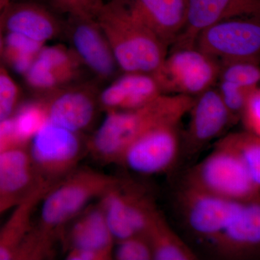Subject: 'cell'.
Wrapping results in <instances>:
<instances>
[{
  "label": "cell",
  "instance_id": "6da1fadb",
  "mask_svg": "<svg viewBox=\"0 0 260 260\" xmlns=\"http://www.w3.org/2000/svg\"><path fill=\"white\" fill-rule=\"evenodd\" d=\"M194 100L189 95L161 94L134 110L107 112L90 141L92 151L103 161L120 162L127 147L149 130L181 123Z\"/></svg>",
  "mask_w": 260,
  "mask_h": 260
},
{
  "label": "cell",
  "instance_id": "7a4b0ae2",
  "mask_svg": "<svg viewBox=\"0 0 260 260\" xmlns=\"http://www.w3.org/2000/svg\"><path fill=\"white\" fill-rule=\"evenodd\" d=\"M96 20L123 73L153 74L168 54V47L116 0L105 3Z\"/></svg>",
  "mask_w": 260,
  "mask_h": 260
},
{
  "label": "cell",
  "instance_id": "3957f363",
  "mask_svg": "<svg viewBox=\"0 0 260 260\" xmlns=\"http://www.w3.org/2000/svg\"><path fill=\"white\" fill-rule=\"evenodd\" d=\"M184 183L220 198L249 203L259 201V188L237 153L219 138L211 152L186 174Z\"/></svg>",
  "mask_w": 260,
  "mask_h": 260
},
{
  "label": "cell",
  "instance_id": "277c9868",
  "mask_svg": "<svg viewBox=\"0 0 260 260\" xmlns=\"http://www.w3.org/2000/svg\"><path fill=\"white\" fill-rule=\"evenodd\" d=\"M220 61L196 48L172 49L153 78L162 94L196 97L218 81Z\"/></svg>",
  "mask_w": 260,
  "mask_h": 260
},
{
  "label": "cell",
  "instance_id": "5b68a950",
  "mask_svg": "<svg viewBox=\"0 0 260 260\" xmlns=\"http://www.w3.org/2000/svg\"><path fill=\"white\" fill-rule=\"evenodd\" d=\"M120 183L117 178L85 171L49 191L43 202L41 218L48 233L75 216L90 200L103 197Z\"/></svg>",
  "mask_w": 260,
  "mask_h": 260
},
{
  "label": "cell",
  "instance_id": "8992f818",
  "mask_svg": "<svg viewBox=\"0 0 260 260\" xmlns=\"http://www.w3.org/2000/svg\"><path fill=\"white\" fill-rule=\"evenodd\" d=\"M195 48L219 61L259 62V16L229 19L214 24L198 35Z\"/></svg>",
  "mask_w": 260,
  "mask_h": 260
},
{
  "label": "cell",
  "instance_id": "52a82bcc",
  "mask_svg": "<svg viewBox=\"0 0 260 260\" xmlns=\"http://www.w3.org/2000/svg\"><path fill=\"white\" fill-rule=\"evenodd\" d=\"M178 201L188 228L212 242L232 223L246 203L220 198L183 183Z\"/></svg>",
  "mask_w": 260,
  "mask_h": 260
},
{
  "label": "cell",
  "instance_id": "ba28073f",
  "mask_svg": "<svg viewBox=\"0 0 260 260\" xmlns=\"http://www.w3.org/2000/svg\"><path fill=\"white\" fill-rule=\"evenodd\" d=\"M179 124H164L149 130L127 147L120 162L138 174L167 172L177 161L180 151Z\"/></svg>",
  "mask_w": 260,
  "mask_h": 260
},
{
  "label": "cell",
  "instance_id": "9c48e42d",
  "mask_svg": "<svg viewBox=\"0 0 260 260\" xmlns=\"http://www.w3.org/2000/svg\"><path fill=\"white\" fill-rule=\"evenodd\" d=\"M188 113L189 124L183 138L184 149L190 155L221 138L226 130L239 121L229 112L218 90L213 87L194 97Z\"/></svg>",
  "mask_w": 260,
  "mask_h": 260
},
{
  "label": "cell",
  "instance_id": "30bf717a",
  "mask_svg": "<svg viewBox=\"0 0 260 260\" xmlns=\"http://www.w3.org/2000/svg\"><path fill=\"white\" fill-rule=\"evenodd\" d=\"M66 30L72 50L98 79L107 81L116 76L120 69L96 19L70 17Z\"/></svg>",
  "mask_w": 260,
  "mask_h": 260
},
{
  "label": "cell",
  "instance_id": "8fae6325",
  "mask_svg": "<svg viewBox=\"0 0 260 260\" xmlns=\"http://www.w3.org/2000/svg\"><path fill=\"white\" fill-rule=\"evenodd\" d=\"M259 15L260 0H187L185 23L172 49L194 48L200 32L219 22Z\"/></svg>",
  "mask_w": 260,
  "mask_h": 260
},
{
  "label": "cell",
  "instance_id": "7c38bea8",
  "mask_svg": "<svg viewBox=\"0 0 260 260\" xmlns=\"http://www.w3.org/2000/svg\"><path fill=\"white\" fill-rule=\"evenodd\" d=\"M99 92L93 83L51 92L49 101L44 103L48 120L76 133L87 129L100 107Z\"/></svg>",
  "mask_w": 260,
  "mask_h": 260
},
{
  "label": "cell",
  "instance_id": "4fadbf2b",
  "mask_svg": "<svg viewBox=\"0 0 260 260\" xmlns=\"http://www.w3.org/2000/svg\"><path fill=\"white\" fill-rule=\"evenodd\" d=\"M80 148L76 133L47 120L32 137L30 158L42 171L54 174L74 164Z\"/></svg>",
  "mask_w": 260,
  "mask_h": 260
},
{
  "label": "cell",
  "instance_id": "5bb4252c",
  "mask_svg": "<svg viewBox=\"0 0 260 260\" xmlns=\"http://www.w3.org/2000/svg\"><path fill=\"white\" fill-rule=\"evenodd\" d=\"M169 47L186 20L187 0H116Z\"/></svg>",
  "mask_w": 260,
  "mask_h": 260
},
{
  "label": "cell",
  "instance_id": "9a60e30c",
  "mask_svg": "<svg viewBox=\"0 0 260 260\" xmlns=\"http://www.w3.org/2000/svg\"><path fill=\"white\" fill-rule=\"evenodd\" d=\"M153 75L144 73H124L99 92V102L107 112L134 110L161 95Z\"/></svg>",
  "mask_w": 260,
  "mask_h": 260
},
{
  "label": "cell",
  "instance_id": "2e32d148",
  "mask_svg": "<svg viewBox=\"0 0 260 260\" xmlns=\"http://www.w3.org/2000/svg\"><path fill=\"white\" fill-rule=\"evenodd\" d=\"M259 245V201L245 203L237 218L211 244L218 256L232 259L251 256Z\"/></svg>",
  "mask_w": 260,
  "mask_h": 260
},
{
  "label": "cell",
  "instance_id": "e0dca14e",
  "mask_svg": "<svg viewBox=\"0 0 260 260\" xmlns=\"http://www.w3.org/2000/svg\"><path fill=\"white\" fill-rule=\"evenodd\" d=\"M3 30L28 37L44 44L61 30L60 22L50 11L37 3L10 2L0 15Z\"/></svg>",
  "mask_w": 260,
  "mask_h": 260
},
{
  "label": "cell",
  "instance_id": "ac0fdd59",
  "mask_svg": "<svg viewBox=\"0 0 260 260\" xmlns=\"http://www.w3.org/2000/svg\"><path fill=\"white\" fill-rule=\"evenodd\" d=\"M114 240L102 205L84 214L70 233L72 250L90 251L100 260L111 259Z\"/></svg>",
  "mask_w": 260,
  "mask_h": 260
},
{
  "label": "cell",
  "instance_id": "d6986e66",
  "mask_svg": "<svg viewBox=\"0 0 260 260\" xmlns=\"http://www.w3.org/2000/svg\"><path fill=\"white\" fill-rule=\"evenodd\" d=\"M49 186L41 182L24 197L5 228L0 239V260L13 259L28 234L30 215L35 205L47 192Z\"/></svg>",
  "mask_w": 260,
  "mask_h": 260
},
{
  "label": "cell",
  "instance_id": "ffe728a7",
  "mask_svg": "<svg viewBox=\"0 0 260 260\" xmlns=\"http://www.w3.org/2000/svg\"><path fill=\"white\" fill-rule=\"evenodd\" d=\"M153 259L193 260L196 254L171 229L165 217L159 212L154 215L147 232Z\"/></svg>",
  "mask_w": 260,
  "mask_h": 260
},
{
  "label": "cell",
  "instance_id": "44dd1931",
  "mask_svg": "<svg viewBox=\"0 0 260 260\" xmlns=\"http://www.w3.org/2000/svg\"><path fill=\"white\" fill-rule=\"evenodd\" d=\"M32 180L30 156L18 148L0 153V194L14 195L25 191Z\"/></svg>",
  "mask_w": 260,
  "mask_h": 260
},
{
  "label": "cell",
  "instance_id": "7402d4cb",
  "mask_svg": "<svg viewBox=\"0 0 260 260\" xmlns=\"http://www.w3.org/2000/svg\"><path fill=\"white\" fill-rule=\"evenodd\" d=\"M43 47L42 43L36 42L28 37L6 32L2 56L12 69L18 74L24 75Z\"/></svg>",
  "mask_w": 260,
  "mask_h": 260
},
{
  "label": "cell",
  "instance_id": "603a6c76",
  "mask_svg": "<svg viewBox=\"0 0 260 260\" xmlns=\"http://www.w3.org/2000/svg\"><path fill=\"white\" fill-rule=\"evenodd\" d=\"M220 139L237 154L253 182L260 189V136L244 130L241 133H229Z\"/></svg>",
  "mask_w": 260,
  "mask_h": 260
},
{
  "label": "cell",
  "instance_id": "cb8c5ba5",
  "mask_svg": "<svg viewBox=\"0 0 260 260\" xmlns=\"http://www.w3.org/2000/svg\"><path fill=\"white\" fill-rule=\"evenodd\" d=\"M37 56L54 74L61 87L78 76L81 62L73 50L60 45L43 47Z\"/></svg>",
  "mask_w": 260,
  "mask_h": 260
},
{
  "label": "cell",
  "instance_id": "d4e9b609",
  "mask_svg": "<svg viewBox=\"0 0 260 260\" xmlns=\"http://www.w3.org/2000/svg\"><path fill=\"white\" fill-rule=\"evenodd\" d=\"M12 118L18 145L31 140L48 120L45 106L44 103L39 102L24 104L19 108Z\"/></svg>",
  "mask_w": 260,
  "mask_h": 260
},
{
  "label": "cell",
  "instance_id": "484cf974",
  "mask_svg": "<svg viewBox=\"0 0 260 260\" xmlns=\"http://www.w3.org/2000/svg\"><path fill=\"white\" fill-rule=\"evenodd\" d=\"M218 80L237 84L246 90L259 86V62L252 61H220Z\"/></svg>",
  "mask_w": 260,
  "mask_h": 260
},
{
  "label": "cell",
  "instance_id": "4316f807",
  "mask_svg": "<svg viewBox=\"0 0 260 260\" xmlns=\"http://www.w3.org/2000/svg\"><path fill=\"white\" fill-rule=\"evenodd\" d=\"M115 257L119 260H150L153 254L147 237L135 236L118 242Z\"/></svg>",
  "mask_w": 260,
  "mask_h": 260
},
{
  "label": "cell",
  "instance_id": "83f0119b",
  "mask_svg": "<svg viewBox=\"0 0 260 260\" xmlns=\"http://www.w3.org/2000/svg\"><path fill=\"white\" fill-rule=\"evenodd\" d=\"M18 98V85L6 70L0 67V121L13 116Z\"/></svg>",
  "mask_w": 260,
  "mask_h": 260
},
{
  "label": "cell",
  "instance_id": "f1b7e54d",
  "mask_svg": "<svg viewBox=\"0 0 260 260\" xmlns=\"http://www.w3.org/2000/svg\"><path fill=\"white\" fill-rule=\"evenodd\" d=\"M54 6L74 18H96L104 0H50Z\"/></svg>",
  "mask_w": 260,
  "mask_h": 260
},
{
  "label": "cell",
  "instance_id": "f546056e",
  "mask_svg": "<svg viewBox=\"0 0 260 260\" xmlns=\"http://www.w3.org/2000/svg\"><path fill=\"white\" fill-rule=\"evenodd\" d=\"M239 120L244 130L260 136V88L251 89L246 95Z\"/></svg>",
  "mask_w": 260,
  "mask_h": 260
},
{
  "label": "cell",
  "instance_id": "4dcf8cb0",
  "mask_svg": "<svg viewBox=\"0 0 260 260\" xmlns=\"http://www.w3.org/2000/svg\"><path fill=\"white\" fill-rule=\"evenodd\" d=\"M217 90L229 112L239 121L246 95L250 90H246L237 84L223 80H218Z\"/></svg>",
  "mask_w": 260,
  "mask_h": 260
},
{
  "label": "cell",
  "instance_id": "1f68e13d",
  "mask_svg": "<svg viewBox=\"0 0 260 260\" xmlns=\"http://www.w3.org/2000/svg\"><path fill=\"white\" fill-rule=\"evenodd\" d=\"M18 145L15 140L13 118L0 121V153Z\"/></svg>",
  "mask_w": 260,
  "mask_h": 260
},
{
  "label": "cell",
  "instance_id": "d6a6232c",
  "mask_svg": "<svg viewBox=\"0 0 260 260\" xmlns=\"http://www.w3.org/2000/svg\"><path fill=\"white\" fill-rule=\"evenodd\" d=\"M11 0H0V15L6 9L7 7L10 4Z\"/></svg>",
  "mask_w": 260,
  "mask_h": 260
},
{
  "label": "cell",
  "instance_id": "836d02e7",
  "mask_svg": "<svg viewBox=\"0 0 260 260\" xmlns=\"http://www.w3.org/2000/svg\"><path fill=\"white\" fill-rule=\"evenodd\" d=\"M3 28L0 25V56L3 55V47H4V38L3 37Z\"/></svg>",
  "mask_w": 260,
  "mask_h": 260
}]
</instances>
